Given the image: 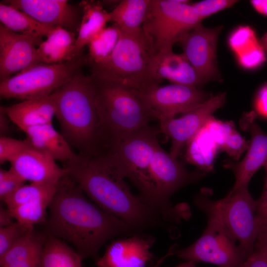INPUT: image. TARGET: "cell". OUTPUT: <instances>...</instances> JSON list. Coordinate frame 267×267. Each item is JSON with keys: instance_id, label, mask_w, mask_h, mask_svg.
I'll return each mask as SVG.
<instances>
[{"instance_id": "obj_12", "label": "cell", "mask_w": 267, "mask_h": 267, "mask_svg": "<svg viewBox=\"0 0 267 267\" xmlns=\"http://www.w3.org/2000/svg\"><path fill=\"white\" fill-rule=\"evenodd\" d=\"M139 92L152 118L159 122L189 112L211 97L197 88L175 84L158 85Z\"/></svg>"}, {"instance_id": "obj_48", "label": "cell", "mask_w": 267, "mask_h": 267, "mask_svg": "<svg viewBox=\"0 0 267 267\" xmlns=\"http://www.w3.org/2000/svg\"><path fill=\"white\" fill-rule=\"evenodd\" d=\"M175 253V246H172L170 248L167 253L164 256L162 257L159 260H158L156 264L152 267H159L160 265L162 264V263L164 261V260L167 257L171 255H173Z\"/></svg>"}, {"instance_id": "obj_22", "label": "cell", "mask_w": 267, "mask_h": 267, "mask_svg": "<svg viewBox=\"0 0 267 267\" xmlns=\"http://www.w3.org/2000/svg\"><path fill=\"white\" fill-rule=\"evenodd\" d=\"M26 140L33 148L47 155L63 165L75 160V153L64 136L48 124L29 128L24 132Z\"/></svg>"}, {"instance_id": "obj_4", "label": "cell", "mask_w": 267, "mask_h": 267, "mask_svg": "<svg viewBox=\"0 0 267 267\" xmlns=\"http://www.w3.org/2000/svg\"><path fill=\"white\" fill-rule=\"evenodd\" d=\"M156 54L142 28L134 32L120 30L119 40L111 54L102 61L89 64L90 76L97 80L143 91L161 83L152 71Z\"/></svg>"}, {"instance_id": "obj_51", "label": "cell", "mask_w": 267, "mask_h": 267, "mask_svg": "<svg viewBox=\"0 0 267 267\" xmlns=\"http://www.w3.org/2000/svg\"><path fill=\"white\" fill-rule=\"evenodd\" d=\"M266 163H267V162Z\"/></svg>"}, {"instance_id": "obj_25", "label": "cell", "mask_w": 267, "mask_h": 267, "mask_svg": "<svg viewBox=\"0 0 267 267\" xmlns=\"http://www.w3.org/2000/svg\"><path fill=\"white\" fill-rule=\"evenodd\" d=\"M0 20V24L9 30L31 36L40 42H43L42 37H46L54 27L39 22L26 13L1 2Z\"/></svg>"}, {"instance_id": "obj_33", "label": "cell", "mask_w": 267, "mask_h": 267, "mask_svg": "<svg viewBox=\"0 0 267 267\" xmlns=\"http://www.w3.org/2000/svg\"><path fill=\"white\" fill-rule=\"evenodd\" d=\"M37 52L42 64H56L73 59L71 50L47 39L39 44Z\"/></svg>"}, {"instance_id": "obj_50", "label": "cell", "mask_w": 267, "mask_h": 267, "mask_svg": "<svg viewBox=\"0 0 267 267\" xmlns=\"http://www.w3.org/2000/svg\"><path fill=\"white\" fill-rule=\"evenodd\" d=\"M175 267H197L196 263L191 261H185Z\"/></svg>"}, {"instance_id": "obj_3", "label": "cell", "mask_w": 267, "mask_h": 267, "mask_svg": "<svg viewBox=\"0 0 267 267\" xmlns=\"http://www.w3.org/2000/svg\"><path fill=\"white\" fill-rule=\"evenodd\" d=\"M53 93L60 133L71 148L83 157L102 154L95 80L81 69Z\"/></svg>"}, {"instance_id": "obj_45", "label": "cell", "mask_w": 267, "mask_h": 267, "mask_svg": "<svg viewBox=\"0 0 267 267\" xmlns=\"http://www.w3.org/2000/svg\"><path fill=\"white\" fill-rule=\"evenodd\" d=\"M13 218L8 209L0 206V228L5 227L13 224L15 222H13Z\"/></svg>"}, {"instance_id": "obj_23", "label": "cell", "mask_w": 267, "mask_h": 267, "mask_svg": "<svg viewBox=\"0 0 267 267\" xmlns=\"http://www.w3.org/2000/svg\"><path fill=\"white\" fill-rule=\"evenodd\" d=\"M79 5L82 16L72 52L73 58L82 54L84 47L110 22L109 12L103 8L101 1L83 0Z\"/></svg>"}, {"instance_id": "obj_26", "label": "cell", "mask_w": 267, "mask_h": 267, "mask_svg": "<svg viewBox=\"0 0 267 267\" xmlns=\"http://www.w3.org/2000/svg\"><path fill=\"white\" fill-rule=\"evenodd\" d=\"M151 0H122L110 12V22L125 32H134L142 28Z\"/></svg>"}, {"instance_id": "obj_7", "label": "cell", "mask_w": 267, "mask_h": 267, "mask_svg": "<svg viewBox=\"0 0 267 267\" xmlns=\"http://www.w3.org/2000/svg\"><path fill=\"white\" fill-rule=\"evenodd\" d=\"M196 206L207 217L201 236L189 246L178 250L177 256L185 261L206 262L219 267H240L249 256L238 244L216 214L200 200Z\"/></svg>"}, {"instance_id": "obj_20", "label": "cell", "mask_w": 267, "mask_h": 267, "mask_svg": "<svg viewBox=\"0 0 267 267\" xmlns=\"http://www.w3.org/2000/svg\"><path fill=\"white\" fill-rule=\"evenodd\" d=\"M3 107L10 121L24 132L32 127L52 124L55 115L56 100L52 93L46 97L23 100Z\"/></svg>"}, {"instance_id": "obj_32", "label": "cell", "mask_w": 267, "mask_h": 267, "mask_svg": "<svg viewBox=\"0 0 267 267\" xmlns=\"http://www.w3.org/2000/svg\"><path fill=\"white\" fill-rule=\"evenodd\" d=\"M260 43L255 32L248 26L238 27L228 38L229 47L236 56L251 50Z\"/></svg>"}, {"instance_id": "obj_16", "label": "cell", "mask_w": 267, "mask_h": 267, "mask_svg": "<svg viewBox=\"0 0 267 267\" xmlns=\"http://www.w3.org/2000/svg\"><path fill=\"white\" fill-rule=\"evenodd\" d=\"M40 42L0 25V81L41 63L36 45Z\"/></svg>"}, {"instance_id": "obj_10", "label": "cell", "mask_w": 267, "mask_h": 267, "mask_svg": "<svg viewBox=\"0 0 267 267\" xmlns=\"http://www.w3.org/2000/svg\"><path fill=\"white\" fill-rule=\"evenodd\" d=\"M248 187L229 191L216 201L201 194L196 197L216 214L238 245L250 255L254 250L260 226L257 218V202Z\"/></svg>"}, {"instance_id": "obj_43", "label": "cell", "mask_w": 267, "mask_h": 267, "mask_svg": "<svg viewBox=\"0 0 267 267\" xmlns=\"http://www.w3.org/2000/svg\"><path fill=\"white\" fill-rule=\"evenodd\" d=\"M254 250L267 251V226L260 227L259 233L255 243Z\"/></svg>"}, {"instance_id": "obj_46", "label": "cell", "mask_w": 267, "mask_h": 267, "mask_svg": "<svg viewBox=\"0 0 267 267\" xmlns=\"http://www.w3.org/2000/svg\"><path fill=\"white\" fill-rule=\"evenodd\" d=\"M5 267H42V257L15 263Z\"/></svg>"}, {"instance_id": "obj_17", "label": "cell", "mask_w": 267, "mask_h": 267, "mask_svg": "<svg viewBox=\"0 0 267 267\" xmlns=\"http://www.w3.org/2000/svg\"><path fill=\"white\" fill-rule=\"evenodd\" d=\"M155 242L153 236L142 232L113 240L95 261L96 266L146 267L154 258L151 249Z\"/></svg>"}, {"instance_id": "obj_41", "label": "cell", "mask_w": 267, "mask_h": 267, "mask_svg": "<svg viewBox=\"0 0 267 267\" xmlns=\"http://www.w3.org/2000/svg\"><path fill=\"white\" fill-rule=\"evenodd\" d=\"M240 267H267V251L254 250Z\"/></svg>"}, {"instance_id": "obj_5", "label": "cell", "mask_w": 267, "mask_h": 267, "mask_svg": "<svg viewBox=\"0 0 267 267\" xmlns=\"http://www.w3.org/2000/svg\"><path fill=\"white\" fill-rule=\"evenodd\" d=\"M94 80L97 85L96 105L99 135L105 152L124 136L149 125L154 119L138 90L113 82Z\"/></svg>"}, {"instance_id": "obj_49", "label": "cell", "mask_w": 267, "mask_h": 267, "mask_svg": "<svg viewBox=\"0 0 267 267\" xmlns=\"http://www.w3.org/2000/svg\"><path fill=\"white\" fill-rule=\"evenodd\" d=\"M260 43L265 51L267 52V32L263 36Z\"/></svg>"}, {"instance_id": "obj_1", "label": "cell", "mask_w": 267, "mask_h": 267, "mask_svg": "<svg viewBox=\"0 0 267 267\" xmlns=\"http://www.w3.org/2000/svg\"><path fill=\"white\" fill-rule=\"evenodd\" d=\"M85 194L69 175L62 178L48 206L44 232L71 244L83 259L96 261L107 241L137 232L90 202Z\"/></svg>"}, {"instance_id": "obj_9", "label": "cell", "mask_w": 267, "mask_h": 267, "mask_svg": "<svg viewBox=\"0 0 267 267\" xmlns=\"http://www.w3.org/2000/svg\"><path fill=\"white\" fill-rule=\"evenodd\" d=\"M202 21L188 0H151L142 29L156 53H165Z\"/></svg>"}, {"instance_id": "obj_42", "label": "cell", "mask_w": 267, "mask_h": 267, "mask_svg": "<svg viewBox=\"0 0 267 267\" xmlns=\"http://www.w3.org/2000/svg\"><path fill=\"white\" fill-rule=\"evenodd\" d=\"M255 106L258 113L267 117V84L263 86L258 92Z\"/></svg>"}, {"instance_id": "obj_6", "label": "cell", "mask_w": 267, "mask_h": 267, "mask_svg": "<svg viewBox=\"0 0 267 267\" xmlns=\"http://www.w3.org/2000/svg\"><path fill=\"white\" fill-rule=\"evenodd\" d=\"M157 133L149 125L120 139L104 153L137 188L139 197L163 217L150 172V162L159 144Z\"/></svg>"}, {"instance_id": "obj_14", "label": "cell", "mask_w": 267, "mask_h": 267, "mask_svg": "<svg viewBox=\"0 0 267 267\" xmlns=\"http://www.w3.org/2000/svg\"><path fill=\"white\" fill-rule=\"evenodd\" d=\"M226 94L220 93L178 118L160 122V131L170 137L171 156L178 159L187 143L213 117L214 113L225 103Z\"/></svg>"}, {"instance_id": "obj_31", "label": "cell", "mask_w": 267, "mask_h": 267, "mask_svg": "<svg viewBox=\"0 0 267 267\" xmlns=\"http://www.w3.org/2000/svg\"><path fill=\"white\" fill-rule=\"evenodd\" d=\"M51 200H45L22 204L8 209L17 222L29 227L44 224L47 219L46 210Z\"/></svg>"}, {"instance_id": "obj_13", "label": "cell", "mask_w": 267, "mask_h": 267, "mask_svg": "<svg viewBox=\"0 0 267 267\" xmlns=\"http://www.w3.org/2000/svg\"><path fill=\"white\" fill-rule=\"evenodd\" d=\"M222 28H207L201 23L182 35L177 43L204 84L222 81L217 65V47Z\"/></svg>"}, {"instance_id": "obj_36", "label": "cell", "mask_w": 267, "mask_h": 267, "mask_svg": "<svg viewBox=\"0 0 267 267\" xmlns=\"http://www.w3.org/2000/svg\"><path fill=\"white\" fill-rule=\"evenodd\" d=\"M30 145L26 139L7 137H0V163L10 162Z\"/></svg>"}, {"instance_id": "obj_21", "label": "cell", "mask_w": 267, "mask_h": 267, "mask_svg": "<svg viewBox=\"0 0 267 267\" xmlns=\"http://www.w3.org/2000/svg\"><path fill=\"white\" fill-rule=\"evenodd\" d=\"M152 71L160 82L166 79L173 84L196 88L204 84L182 53L171 51L156 53L152 62Z\"/></svg>"}, {"instance_id": "obj_11", "label": "cell", "mask_w": 267, "mask_h": 267, "mask_svg": "<svg viewBox=\"0 0 267 267\" xmlns=\"http://www.w3.org/2000/svg\"><path fill=\"white\" fill-rule=\"evenodd\" d=\"M150 176L162 206L163 217L168 223H178L185 218L180 208L173 207L172 195L183 186L194 183L205 176L200 170L189 171L182 162L172 158L159 144L150 165Z\"/></svg>"}, {"instance_id": "obj_29", "label": "cell", "mask_w": 267, "mask_h": 267, "mask_svg": "<svg viewBox=\"0 0 267 267\" xmlns=\"http://www.w3.org/2000/svg\"><path fill=\"white\" fill-rule=\"evenodd\" d=\"M57 184L32 182L24 184L7 197L3 202L8 209L20 205L45 200H52Z\"/></svg>"}, {"instance_id": "obj_24", "label": "cell", "mask_w": 267, "mask_h": 267, "mask_svg": "<svg viewBox=\"0 0 267 267\" xmlns=\"http://www.w3.org/2000/svg\"><path fill=\"white\" fill-rule=\"evenodd\" d=\"M220 148L205 125L187 143L184 158L200 171L209 173L213 170L215 159Z\"/></svg>"}, {"instance_id": "obj_18", "label": "cell", "mask_w": 267, "mask_h": 267, "mask_svg": "<svg viewBox=\"0 0 267 267\" xmlns=\"http://www.w3.org/2000/svg\"><path fill=\"white\" fill-rule=\"evenodd\" d=\"M1 2L26 13L42 23L60 27L75 33L78 32L82 16L77 7L66 0H10Z\"/></svg>"}, {"instance_id": "obj_40", "label": "cell", "mask_w": 267, "mask_h": 267, "mask_svg": "<svg viewBox=\"0 0 267 267\" xmlns=\"http://www.w3.org/2000/svg\"><path fill=\"white\" fill-rule=\"evenodd\" d=\"M264 167L266 172L264 186L260 197L256 200L257 218L260 227L267 226V163Z\"/></svg>"}, {"instance_id": "obj_37", "label": "cell", "mask_w": 267, "mask_h": 267, "mask_svg": "<svg viewBox=\"0 0 267 267\" xmlns=\"http://www.w3.org/2000/svg\"><path fill=\"white\" fill-rule=\"evenodd\" d=\"M237 1L234 0H204L190 4L202 21L212 14L231 7Z\"/></svg>"}, {"instance_id": "obj_44", "label": "cell", "mask_w": 267, "mask_h": 267, "mask_svg": "<svg viewBox=\"0 0 267 267\" xmlns=\"http://www.w3.org/2000/svg\"><path fill=\"white\" fill-rule=\"evenodd\" d=\"M10 119L5 112L3 106L0 107V137H7L10 132Z\"/></svg>"}, {"instance_id": "obj_15", "label": "cell", "mask_w": 267, "mask_h": 267, "mask_svg": "<svg viewBox=\"0 0 267 267\" xmlns=\"http://www.w3.org/2000/svg\"><path fill=\"white\" fill-rule=\"evenodd\" d=\"M254 111L244 113L239 120L242 130L249 133L251 141L245 157L240 162L226 161L223 166L231 170L235 181L230 192L243 187H248L255 173L267 162V134L255 122Z\"/></svg>"}, {"instance_id": "obj_30", "label": "cell", "mask_w": 267, "mask_h": 267, "mask_svg": "<svg viewBox=\"0 0 267 267\" xmlns=\"http://www.w3.org/2000/svg\"><path fill=\"white\" fill-rule=\"evenodd\" d=\"M120 34V29L114 24L95 36L88 45V64L98 63L108 57L115 48Z\"/></svg>"}, {"instance_id": "obj_27", "label": "cell", "mask_w": 267, "mask_h": 267, "mask_svg": "<svg viewBox=\"0 0 267 267\" xmlns=\"http://www.w3.org/2000/svg\"><path fill=\"white\" fill-rule=\"evenodd\" d=\"M46 237L45 232L37 231L35 228L30 230L0 258V267L41 258Z\"/></svg>"}, {"instance_id": "obj_28", "label": "cell", "mask_w": 267, "mask_h": 267, "mask_svg": "<svg viewBox=\"0 0 267 267\" xmlns=\"http://www.w3.org/2000/svg\"><path fill=\"white\" fill-rule=\"evenodd\" d=\"M83 260L67 243L47 234L42 255V267H83Z\"/></svg>"}, {"instance_id": "obj_34", "label": "cell", "mask_w": 267, "mask_h": 267, "mask_svg": "<svg viewBox=\"0 0 267 267\" xmlns=\"http://www.w3.org/2000/svg\"><path fill=\"white\" fill-rule=\"evenodd\" d=\"M34 228L17 221L8 226L0 228V258L21 238Z\"/></svg>"}, {"instance_id": "obj_8", "label": "cell", "mask_w": 267, "mask_h": 267, "mask_svg": "<svg viewBox=\"0 0 267 267\" xmlns=\"http://www.w3.org/2000/svg\"><path fill=\"white\" fill-rule=\"evenodd\" d=\"M86 64L87 55L82 53L65 62L36 65L0 81V97L23 101L47 96Z\"/></svg>"}, {"instance_id": "obj_19", "label": "cell", "mask_w": 267, "mask_h": 267, "mask_svg": "<svg viewBox=\"0 0 267 267\" xmlns=\"http://www.w3.org/2000/svg\"><path fill=\"white\" fill-rule=\"evenodd\" d=\"M10 168L25 181L57 184L68 175V170L61 168L47 155L30 146L10 162Z\"/></svg>"}, {"instance_id": "obj_2", "label": "cell", "mask_w": 267, "mask_h": 267, "mask_svg": "<svg viewBox=\"0 0 267 267\" xmlns=\"http://www.w3.org/2000/svg\"><path fill=\"white\" fill-rule=\"evenodd\" d=\"M63 167L95 204L136 232L169 228L156 209L132 193L122 172L107 154L91 157L78 154Z\"/></svg>"}, {"instance_id": "obj_47", "label": "cell", "mask_w": 267, "mask_h": 267, "mask_svg": "<svg viewBox=\"0 0 267 267\" xmlns=\"http://www.w3.org/2000/svg\"><path fill=\"white\" fill-rule=\"evenodd\" d=\"M250 3L259 13L267 16V0H252Z\"/></svg>"}, {"instance_id": "obj_39", "label": "cell", "mask_w": 267, "mask_h": 267, "mask_svg": "<svg viewBox=\"0 0 267 267\" xmlns=\"http://www.w3.org/2000/svg\"><path fill=\"white\" fill-rule=\"evenodd\" d=\"M237 59L239 64L244 68L255 69L265 61V51L260 44L250 51L237 56Z\"/></svg>"}, {"instance_id": "obj_38", "label": "cell", "mask_w": 267, "mask_h": 267, "mask_svg": "<svg viewBox=\"0 0 267 267\" xmlns=\"http://www.w3.org/2000/svg\"><path fill=\"white\" fill-rule=\"evenodd\" d=\"M25 181L11 169H0V199L3 201L19 187L24 184Z\"/></svg>"}, {"instance_id": "obj_35", "label": "cell", "mask_w": 267, "mask_h": 267, "mask_svg": "<svg viewBox=\"0 0 267 267\" xmlns=\"http://www.w3.org/2000/svg\"><path fill=\"white\" fill-rule=\"evenodd\" d=\"M249 144L250 141H248L242 136L234 127L225 135L220 151L225 152L234 160L237 161L248 149Z\"/></svg>"}]
</instances>
